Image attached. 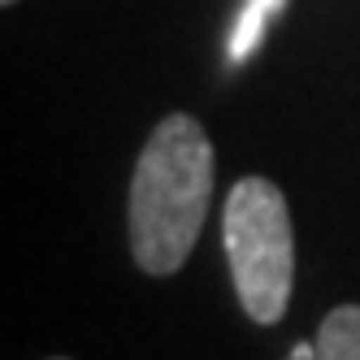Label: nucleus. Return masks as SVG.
<instances>
[{
    "label": "nucleus",
    "mask_w": 360,
    "mask_h": 360,
    "mask_svg": "<svg viewBox=\"0 0 360 360\" xmlns=\"http://www.w3.org/2000/svg\"><path fill=\"white\" fill-rule=\"evenodd\" d=\"M0 5H18V0H0Z\"/></svg>",
    "instance_id": "obj_6"
},
{
    "label": "nucleus",
    "mask_w": 360,
    "mask_h": 360,
    "mask_svg": "<svg viewBox=\"0 0 360 360\" xmlns=\"http://www.w3.org/2000/svg\"><path fill=\"white\" fill-rule=\"evenodd\" d=\"M221 248L243 313L261 326L282 321L295 282V235L287 195L269 178H239L230 187L221 213Z\"/></svg>",
    "instance_id": "obj_2"
},
{
    "label": "nucleus",
    "mask_w": 360,
    "mask_h": 360,
    "mask_svg": "<svg viewBox=\"0 0 360 360\" xmlns=\"http://www.w3.org/2000/svg\"><path fill=\"white\" fill-rule=\"evenodd\" d=\"M53 360H65V356H53Z\"/></svg>",
    "instance_id": "obj_7"
},
{
    "label": "nucleus",
    "mask_w": 360,
    "mask_h": 360,
    "mask_svg": "<svg viewBox=\"0 0 360 360\" xmlns=\"http://www.w3.org/2000/svg\"><path fill=\"white\" fill-rule=\"evenodd\" d=\"M287 360H317V339H313V343H295V352H291Z\"/></svg>",
    "instance_id": "obj_5"
},
{
    "label": "nucleus",
    "mask_w": 360,
    "mask_h": 360,
    "mask_svg": "<svg viewBox=\"0 0 360 360\" xmlns=\"http://www.w3.org/2000/svg\"><path fill=\"white\" fill-rule=\"evenodd\" d=\"M282 5H287V0H243V13H239V22H235V31H230V44H226L230 65H243L256 48H261L265 27L282 13Z\"/></svg>",
    "instance_id": "obj_4"
},
{
    "label": "nucleus",
    "mask_w": 360,
    "mask_h": 360,
    "mask_svg": "<svg viewBox=\"0 0 360 360\" xmlns=\"http://www.w3.org/2000/svg\"><path fill=\"white\" fill-rule=\"evenodd\" d=\"M317 360H360V304H339L321 317Z\"/></svg>",
    "instance_id": "obj_3"
},
{
    "label": "nucleus",
    "mask_w": 360,
    "mask_h": 360,
    "mask_svg": "<svg viewBox=\"0 0 360 360\" xmlns=\"http://www.w3.org/2000/svg\"><path fill=\"white\" fill-rule=\"evenodd\" d=\"M213 200V143L191 113L148 135L131 178V252L143 274H174L191 256Z\"/></svg>",
    "instance_id": "obj_1"
}]
</instances>
